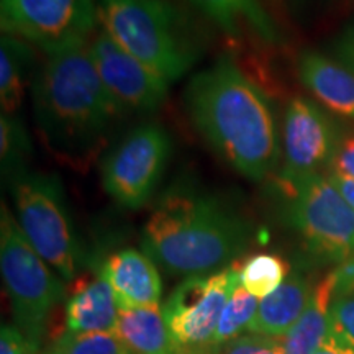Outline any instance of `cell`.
<instances>
[{"label":"cell","mask_w":354,"mask_h":354,"mask_svg":"<svg viewBox=\"0 0 354 354\" xmlns=\"http://www.w3.org/2000/svg\"><path fill=\"white\" fill-rule=\"evenodd\" d=\"M331 165H333L331 171L342 172L344 176L354 177V138L344 140L343 143L338 146V151H336Z\"/></svg>","instance_id":"cell-28"},{"label":"cell","mask_w":354,"mask_h":354,"mask_svg":"<svg viewBox=\"0 0 354 354\" xmlns=\"http://www.w3.org/2000/svg\"><path fill=\"white\" fill-rule=\"evenodd\" d=\"M37 128L69 165H87L125 112L102 82L87 43L46 53L32 82Z\"/></svg>","instance_id":"cell-2"},{"label":"cell","mask_w":354,"mask_h":354,"mask_svg":"<svg viewBox=\"0 0 354 354\" xmlns=\"http://www.w3.org/2000/svg\"><path fill=\"white\" fill-rule=\"evenodd\" d=\"M335 300L333 279L328 274L313 290L302 317L282 339L286 354H315L328 336L330 307Z\"/></svg>","instance_id":"cell-19"},{"label":"cell","mask_w":354,"mask_h":354,"mask_svg":"<svg viewBox=\"0 0 354 354\" xmlns=\"http://www.w3.org/2000/svg\"><path fill=\"white\" fill-rule=\"evenodd\" d=\"M253 233L250 221L218 197L174 187L146 221L141 248L172 276H209L236 263Z\"/></svg>","instance_id":"cell-3"},{"label":"cell","mask_w":354,"mask_h":354,"mask_svg":"<svg viewBox=\"0 0 354 354\" xmlns=\"http://www.w3.org/2000/svg\"><path fill=\"white\" fill-rule=\"evenodd\" d=\"M299 76L313 97L331 112L354 120V73L317 53H305Z\"/></svg>","instance_id":"cell-16"},{"label":"cell","mask_w":354,"mask_h":354,"mask_svg":"<svg viewBox=\"0 0 354 354\" xmlns=\"http://www.w3.org/2000/svg\"><path fill=\"white\" fill-rule=\"evenodd\" d=\"M39 346L30 342L17 326H2L0 333V354H38Z\"/></svg>","instance_id":"cell-27"},{"label":"cell","mask_w":354,"mask_h":354,"mask_svg":"<svg viewBox=\"0 0 354 354\" xmlns=\"http://www.w3.org/2000/svg\"><path fill=\"white\" fill-rule=\"evenodd\" d=\"M172 154V140L159 123H143L110 149L102 161V184L125 209H141L153 197Z\"/></svg>","instance_id":"cell-8"},{"label":"cell","mask_w":354,"mask_h":354,"mask_svg":"<svg viewBox=\"0 0 354 354\" xmlns=\"http://www.w3.org/2000/svg\"><path fill=\"white\" fill-rule=\"evenodd\" d=\"M289 276L290 266L277 254H253L240 264V284L259 300L279 289Z\"/></svg>","instance_id":"cell-21"},{"label":"cell","mask_w":354,"mask_h":354,"mask_svg":"<svg viewBox=\"0 0 354 354\" xmlns=\"http://www.w3.org/2000/svg\"><path fill=\"white\" fill-rule=\"evenodd\" d=\"M118 308L113 290L102 271L94 279L79 281L66 304V330L76 333L113 331Z\"/></svg>","instance_id":"cell-15"},{"label":"cell","mask_w":354,"mask_h":354,"mask_svg":"<svg viewBox=\"0 0 354 354\" xmlns=\"http://www.w3.org/2000/svg\"><path fill=\"white\" fill-rule=\"evenodd\" d=\"M258 305V297L251 295L245 287L238 284L220 315L214 336V346L221 349L232 339L241 336L243 331H248V326L256 315Z\"/></svg>","instance_id":"cell-23"},{"label":"cell","mask_w":354,"mask_h":354,"mask_svg":"<svg viewBox=\"0 0 354 354\" xmlns=\"http://www.w3.org/2000/svg\"><path fill=\"white\" fill-rule=\"evenodd\" d=\"M87 51L123 112H153L165 104L169 84L122 48L102 26L88 38Z\"/></svg>","instance_id":"cell-11"},{"label":"cell","mask_w":354,"mask_h":354,"mask_svg":"<svg viewBox=\"0 0 354 354\" xmlns=\"http://www.w3.org/2000/svg\"><path fill=\"white\" fill-rule=\"evenodd\" d=\"M174 354H221V349L205 348V349H176Z\"/></svg>","instance_id":"cell-32"},{"label":"cell","mask_w":354,"mask_h":354,"mask_svg":"<svg viewBox=\"0 0 354 354\" xmlns=\"http://www.w3.org/2000/svg\"><path fill=\"white\" fill-rule=\"evenodd\" d=\"M32 44L2 33L0 38V105L2 113L15 115L21 107L32 79Z\"/></svg>","instance_id":"cell-18"},{"label":"cell","mask_w":354,"mask_h":354,"mask_svg":"<svg viewBox=\"0 0 354 354\" xmlns=\"http://www.w3.org/2000/svg\"><path fill=\"white\" fill-rule=\"evenodd\" d=\"M238 284L240 263H233L209 276L187 277L177 286L162 305L176 349L215 348L214 336L220 315Z\"/></svg>","instance_id":"cell-10"},{"label":"cell","mask_w":354,"mask_h":354,"mask_svg":"<svg viewBox=\"0 0 354 354\" xmlns=\"http://www.w3.org/2000/svg\"><path fill=\"white\" fill-rule=\"evenodd\" d=\"M328 335L354 353V290L331 302Z\"/></svg>","instance_id":"cell-25"},{"label":"cell","mask_w":354,"mask_h":354,"mask_svg":"<svg viewBox=\"0 0 354 354\" xmlns=\"http://www.w3.org/2000/svg\"><path fill=\"white\" fill-rule=\"evenodd\" d=\"M0 269L15 326L39 346L53 310L64 299L66 287L30 245L6 203L0 214Z\"/></svg>","instance_id":"cell-5"},{"label":"cell","mask_w":354,"mask_h":354,"mask_svg":"<svg viewBox=\"0 0 354 354\" xmlns=\"http://www.w3.org/2000/svg\"><path fill=\"white\" fill-rule=\"evenodd\" d=\"M10 190L15 218L26 240L63 281H73L81 268L82 251L59 177L24 172L10 180Z\"/></svg>","instance_id":"cell-6"},{"label":"cell","mask_w":354,"mask_h":354,"mask_svg":"<svg viewBox=\"0 0 354 354\" xmlns=\"http://www.w3.org/2000/svg\"><path fill=\"white\" fill-rule=\"evenodd\" d=\"M328 180L335 185L336 190L346 198V202L354 209V177L344 176L342 172L330 171Z\"/></svg>","instance_id":"cell-29"},{"label":"cell","mask_w":354,"mask_h":354,"mask_svg":"<svg viewBox=\"0 0 354 354\" xmlns=\"http://www.w3.org/2000/svg\"><path fill=\"white\" fill-rule=\"evenodd\" d=\"M228 35H238L241 21L266 41H274L272 21L259 0H190Z\"/></svg>","instance_id":"cell-20"},{"label":"cell","mask_w":354,"mask_h":354,"mask_svg":"<svg viewBox=\"0 0 354 354\" xmlns=\"http://www.w3.org/2000/svg\"><path fill=\"white\" fill-rule=\"evenodd\" d=\"M284 167L281 179L318 174L338 151L336 131L330 118L312 102L295 97L284 113Z\"/></svg>","instance_id":"cell-12"},{"label":"cell","mask_w":354,"mask_h":354,"mask_svg":"<svg viewBox=\"0 0 354 354\" xmlns=\"http://www.w3.org/2000/svg\"><path fill=\"white\" fill-rule=\"evenodd\" d=\"M99 21L95 0H2V33L44 53L87 43Z\"/></svg>","instance_id":"cell-9"},{"label":"cell","mask_w":354,"mask_h":354,"mask_svg":"<svg viewBox=\"0 0 354 354\" xmlns=\"http://www.w3.org/2000/svg\"><path fill=\"white\" fill-rule=\"evenodd\" d=\"M102 28L167 84L192 68L197 48L169 0H99Z\"/></svg>","instance_id":"cell-4"},{"label":"cell","mask_w":354,"mask_h":354,"mask_svg":"<svg viewBox=\"0 0 354 354\" xmlns=\"http://www.w3.org/2000/svg\"><path fill=\"white\" fill-rule=\"evenodd\" d=\"M221 354H286L282 339L248 333L225 344Z\"/></svg>","instance_id":"cell-26"},{"label":"cell","mask_w":354,"mask_h":354,"mask_svg":"<svg viewBox=\"0 0 354 354\" xmlns=\"http://www.w3.org/2000/svg\"><path fill=\"white\" fill-rule=\"evenodd\" d=\"M48 354H128L115 331H88L76 333L66 330L57 336Z\"/></svg>","instance_id":"cell-24"},{"label":"cell","mask_w":354,"mask_h":354,"mask_svg":"<svg viewBox=\"0 0 354 354\" xmlns=\"http://www.w3.org/2000/svg\"><path fill=\"white\" fill-rule=\"evenodd\" d=\"M33 148L26 128L15 115L2 113L0 117V166L2 177L10 180L24 174L25 162Z\"/></svg>","instance_id":"cell-22"},{"label":"cell","mask_w":354,"mask_h":354,"mask_svg":"<svg viewBox=\"0 0 354 354\" xmlns=\"http://www.w3.org/2000/svg\"><path fill=\"white\" fill-rule=\"evenodd\" d=\"M102 274L112 287L118 308L159 305L161 277L158 266L143 251L122 250L102 264Z\"/></svg>","instance_id":"cell-13"},{"label":"cell","mask_w":354,"mask_h":354,"mask_svg":"<svg viewBox=\"0 0 354 354\" xmlns=\"http://www.w3.org/2000/svg\"><path fill=\"white\" fill-rule=\"evenodd\" d=\"M184 100L196 130L238 174L256 183L271 174L279 158L271 105L232 57L197 73Z\"/></svg>","instance_id":"cell-1"},{"label":"cell","mask_w":354,"mask_h":354,"mask_svg":"<svg viewBox=\"0 0 354 354\" xmlns=\"http://www.w3.org/2000/svg\"><path fill=\"white\" fill-rule=\"evenodd\" d=\"M342 53L346 59L348 64H351L354 68V33L349 35V37L344 39L343 46H342Z\"/></svg>","instance_id":"cell-31"},{"label":"cell","mask_w":354,"mask_h":354,"mask_svg":"<svg viewBox=\"0 0 354 354\" xmlns=\"http://www.w3.org/2000/svg\"><path fill=\"white\" fill-rule=\"evenodd\" d=\"M315 287L302 274H290L287 281L268 297L261 299L248 333L284 339L302 317Z\"/></svg>","instance_id":"cell-14"},{"label":"cell","mask_w":354,"mask_h":354,"mask_svg":"<svg viewBox=\"0 0 354 354\" xmlns=\"http://www.w3.org/2000/svg\"><path fill=\"white\" fill-rule=\"evenodd\" d=\"M287 220L318 259L342 264L354 254V209L328 177H276Z\"/></svg>","instance_id":"cell-7"},{"label":"cell","mask_w":354,"mask_h":354,"mask_svg":"<svg viewBox=\"0 0 354 354\" xmlns=\"http://www.w3.org/2000/svg\"><path fill=\"white\" fill-rule=\"evenodd\" d=\"M315 354H354L346 349L344 346H342L338 342H336L335 338H331L328 335L326 336V339L320 344V348L317 349Z\"/></svg>","instance_id":"cell-30"},{"label":"cell","mask_w":354,"mask_h":354,"mask_svg":"<svg viewBox=\"0 0 354 354\" xmlns=\"http://www.w3.org/2000/svg\"><path fill=\"white\" fill-rule=\"evenodd\" d=\"M113 331L128 354L176 353L165 313L159 305L120 310Z\"/></svg>","instance_id":"cell-17"}]
</instances>
